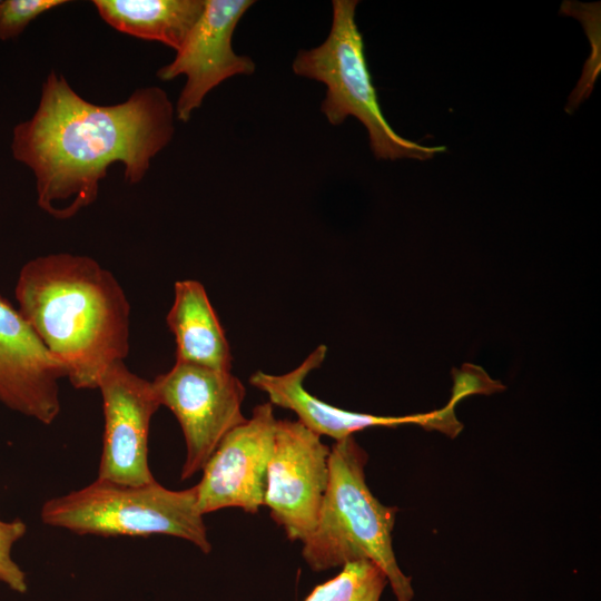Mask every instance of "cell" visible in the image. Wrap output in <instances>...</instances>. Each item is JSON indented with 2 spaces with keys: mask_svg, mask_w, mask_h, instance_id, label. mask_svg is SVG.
<instances>
[{
  "mask_svg": "<svg viewBox=\"0 0 601 601\" xmlns=\"http://www.w3.org/2000/svg\"><path fill=\"white\" fill-rule=\"evenodd\" d=\"M174 106L165 90H135L124 102L96 105L80 97L53 70L38 107L14 126L13 158L36 177L37 204L56 219H69L96 201L99 181L115 162L138 184L151 159L173 139Z\"/></svg>",
  "mask_w": 601,
  "mask_h": 601,
  "instance_id": "1",
  "label": "cell"
},
{
  "mask_svg": "<svg viewBox=\"0 0 601 601\" xmlns=\"http://www.w3.org/2000/svg\"><path fill=\"white\" fill-rule=\"evenodd\" d=\"M14 295L18 311L78 390L97 388L102 373L129 353L130 305L112 273L69 253L26 263Z\"/></svg>",
  "mask_w": 601,
  "mask_h": 601,
  "instance_id": "2",
  "label": "cell"
},
{
  "mask_svg": "<svg viewBox=\"0 0 601 601\" xmlns=\"http://www.w3.org/2000/svg\"><path fill=\"white\" fill-rule=\"evenodd\" d=\"M366 452L354 436L336 441L318 520L303 542L302 555L313 571L368 560L386 575L397 601H412L411 578L400 569L392 545L397 508L382 504L365 480Z\"/></svg>",
  "mask_w": 601,
  "mask_h": 601,
  "instance_id": "3",
  "label": "cell"
},
{
  "mask_svg": "<svg viewBox=\"0 0 601 601\" xmlns=\"http://www.w3.org/2000/svg\"><path fill=\"white\" fill-rule=\"evenodd\" d=\"M41 521L81 535H170L208 553L204 515L196 487L170 490L156 480L131 485L97 477L90 484L47 500Z\"/></svg>",
  "mask_w": 601,
  "mask_h": 601,
  "instance_id": "4",
  "label": "cell"
},
{
  "mask_svg": "<svg viewBox=\"0 0 601 601\" xmlns=\"http://www.w3.org/2000/svg\"><path fill=\"white\" fill-rule=\"evenodd\" d=\"M357 3L356 0L332 2L327 38L318 47L297 52L292 63L294 73L325 85L321 111L327 121L337 126L349 116L357 118L368 132L370 146L377 159L427 160L444 152V146H423L401 137L385 119L355 21Z\"/></svg>",
  "mask_w": 601,
  "mask_h": 601,
  "instance_id": "5",
  "label": "cell"
},
{
  "mask_svg": "<svg viewBox=\"0 0 601 601\" xmlns=\"http://www.w3.org/2000/svg\"><path fill=\"white\" fill-rule=\"evenodd\" d=\"M160 406L177 418L186 444L180 479L201 471L218 444L247 417L242 412L244 384L231 371L176 362L151 381Z\"/></svg>",
  "mask_w": 601,
  "mask_h": 601,
  "instance_id": "6",
  "label": "cell"
},
{
  "mask_svg": "<svg viewBox=\"0 0 601 601\" xmlns=\"http://www.w3.org/2000/svg\"><path fill=\"white\" fill-rule=\"evenodd\" d=\"M331 447L298 421L277 420L264 505L290 541L314 531L329 476Z\"/></svg>",
  "mask_w": 601,
  "mask_h": 601,
  "instance_id": "7",
  "label": "cell"
},
{
  "mask_svg": "<svg viewBox=\"0 0 601 601\" xmlns=\"http://www.w3.org/2000/svg\"><path fill=\"white\" fill-rule=\"evenodd\" d=\"M276 424L274 407L266 402L225 435L195 485L203 515L226 508L255 514L264 505Z\"/></svg>",
  "mask_w": 601,
  "mask_h": 601,
  "instance_id": "8",
  "label": "cell"
},
{
  "mask_svg": "<svg viewBox=\"0 0 601 601\" xmlns=\"http://www.w3.org/2000/svg\"><path fill=\"white\" fill-rule=\"evenodd\" d=\"M97 390L105 418L97 477L131 485L154 481L148 440L151 418L160 404L152 383L119 361L102 373Z\"/></svg>",
  "mask_w": 601,
  "mask_h": 601,
  "instance_id": "9",
  "label": "cell"
},
{
  "mask_svg": "<svg viewBox=\"0 0 601 601\" xmlns=\"http://www.w3.org/2000/svg\"><path fill=\"white\" fill-rule=\"evenodd\" d=\"M198 21L189 31L174 60L157 71L164 81L186 76L175 108L178 120L188 121L204 98L228 78L254 73L256 66L247 56L237 55L233 35L253 0H204Z\"/></svg>",
  "mask_w": 601,
  "mask_h": 601,
  "instance_id": "10",
  "label": "cell"
},
{
  "mask_svg": "<svg viewBox=\"0 0 601 601\" xmlns=\"http://www.w3.org/2000/svg\"><path fill=\"white\" fill-rule=\"evenodd\" d=\"M327 353L325 345L317 346L297 367L274 375L262 371L255 372L249 383L267 394L269 403L294 412L297 421L322 436L335 441L352 436L355 432L374 426L394 427L402 424H418L426 428L439 430L450 436H456L462 424L454 414L455 402L439 411L406 416H378L345 411L323 402L304 387L305 378L318 368Z\"/></svg>",
  "mask_w": 601,
  "mask_h": 601,
  "instance_id": "11",
  "label": "cell"
},
{
  "mask_svg": "<svg viewBox=\"0 0 601 601\" xmlns=\"http://www.w3.org/2000/svg\"><path fill=\"white\" fill-rule=\"evenodd\" d=\"M66 370L0 294V402L49 425L61 410L59 380Z\"/></svg>",
  "mask_w": 601,
  "mask_h": 601,
  "instance_id": "12",
  "label": "cell"
},
{
  "mask_svg": "<svg viewBox=\"0 0 601 601\" xmlns=\"http://www.w3.org/2000/svg\"><path fill=\"white\" fill-rule=\"evenodd\" d=\"M166 322L175 337L176 362L231 371L229 343L201 283H175Z\"/></svg>",
  "mask_w": 601,
  "mask_h": 601,
  "instance_id": "13",
  "label": "cell"
},
{
  "mask_svg": "<svg viewBox=\"0 0 601 601\" xmlns=\"http://www.w3.org/2000/svg\"><path fill=\"white\" fill-rule=\"evenodd\" d=\"M99 16L114 29L176 51L203 13L204 0H95Z\"/></svg>",
  "mask_w": 601,
  "mask_h": 601,
  "instance_id": "14",
  "label": "cell"
},
{
  "mask_svg": "<svg viewBox=\"0 0 601 601\" xmlns=\"http://www.w3.org/2000/svg\"><path fill=\"white\" fill-rule=\"evenodd\" d=\"M387 583L385 573L373 562H348L336 577L316 585L304 601H380Z\"/></svg>",
  "mask_w": 601,
  "mask_h": 601,
  "instance_id": "15",
  "label": "cell"
},
{
  "mask_svg": "<svg viewBox=\"0 0 601 601\" xmlns=\"http://www.w3.org/2000/svg\"><path fill=\"white\" fill-rule=\"evenodd\" d=\"M66 0H0V41L18 38L39 16Z\"/></svg>",
  "mask_w": 601,
  "mask_h": 601,
  "instance_id": "16",
  "label": "cell"
},
{
  "mask_svg": "<svg viewBox=\"0 0 601 601\" xmlns=\"http://www.w3.org/2000/svg\"><path fill=\"white\" fill-rule=\"evenodd\" d=\"M26 532L27 525L21 520L10 522L0 520V581L18 593L27 591V578L22 569L13 561L11 550Z\"/></svg>",
  "mask_w": 601,
  "mask_h": 601,
  "instance_id": "17",
  "label": "cell"
}]
</instances>
